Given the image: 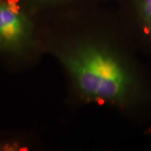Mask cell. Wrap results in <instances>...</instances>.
<instances>
[{
  "mask_svg": "<svg viewBox=\"0 0 151 151\" xmlns=\"http://www.w3.org/2000/svg\"><path fill=\"white\" fill-rule=\"evenodd\" d=\"M76 93L86 103L124 108L134 102L138 82L132 69L113 47L82 40L59 52Z\"/></svg>",
  "mask_w": 151,
  "mask_h": 151,
  "instance_id": "1",
  "label": "cell"
},
{
  "mask_svg": "<svg viewBox=\"0 0 151 151\" xmlns=\"http://www.w3.org/2000/svg\"><path fill=\"white\" fill-rule=\"evenodd\" d=\"M40 46L35 19L20 0H0V59L33 60Z\"/></svg>",
  "mask_w": 151,
  "mask_h": 151,
  "instance_id": "2",
  "label": "cell"
},
{
  "mask_svg": "<svg viewBox=\"0 0 151 151\" xmlns=\"http://www.w3.org/2000/svg\"><path fill=\"white\" fill-rule=\"evenodd\" d=\"M139 16L144 32L151 35V0H139Z\"/></svg>",
  "mask_w": 151,
  "mask_h": 151,
  "instance_id": "3",
  "label": "cell"
},
{
  "mask_svg": "<svg viewBox=\"0 0 151 151\" xmlns=\"http://www.w3.org/2000/svg\"><path fill=\"white\" fill-rule=\"evenodd\" d=\"M28 148L24 141L18 139L0 138V151H19Z\"/></svg>",
  "mask_w": 151,
  "mask_h": 151,
  "instance_id": "4",
  "label": "cell"
},
{
  "mask_svg": "<svg viewBox=\"0 0 151 151\" xmlns=\"http://www.w3.org/2000/svg\"><path fill=\"white\" fill-rule=\"evenodd\" d=\"M42 1H52V0H42Z\"/></svg>",
  "mask_w": 151,
  "mask_h": 151,
  "instance_id": "5",
  "label": "cell"
}]
</instances>
